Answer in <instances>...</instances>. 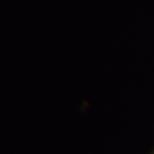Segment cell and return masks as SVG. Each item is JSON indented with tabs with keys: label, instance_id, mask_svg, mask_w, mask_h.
I'll use <instances>...</instances> for the list:
<instances>
[{
	"label": "cell",
	"instance_id": "obj_1",
	"mask_svg": "<svg viewBox=\"0 0 154 154\" xmlns=\"http://www.w3.org/2000/svg\"><path fill=\"white\" fill-rule=\"evenodd\" d=\"M150 154H154V150H153V152H152V153H150Z\"/></svg>",
	"mask_w": 154,
	"mask_h": 154
}]
</instances>
